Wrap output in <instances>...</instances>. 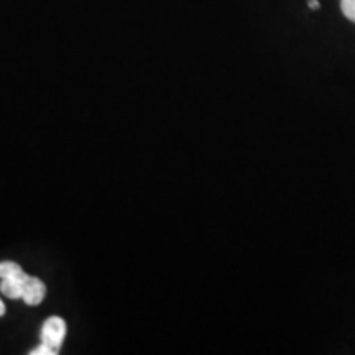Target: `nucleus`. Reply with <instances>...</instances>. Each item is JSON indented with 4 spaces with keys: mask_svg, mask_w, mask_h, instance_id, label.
<instances>
[{
    "mask_svg": "<svg viewBox=\"0 0 355 355\" xmlns=\"http://www.w3.org/2000/svg\"><path fill=\"white\" fill-rule=\"evenodd\" d=\"M42 344H46L48 347L55 349L58 354H60L61 345L64 343V337H66V322L64 319L53 316L48 318L44 321L43 327H42Z\"/></svg>",
    "mask_w": 355,
    "mask_h": 355,
    "instance_id": "1",
    "label": "nucleus"
},
{
    "mask_svg": "<svg viewBox=\"0 0 355 355\" xmlns=\"http://www.w3.org/2000/svg\"><path fill=\"white\" fill-rule=\"evenodd\" d=\"M44 296H46V286H44V283L40 278L30 277L25 285L21 300L28 306H38L44 300Z\"/></svg>",
    "mask_w": 355,
    "mask_h": 355,
    "instance_id": "3",
    "label": "nucleus"
},
{
    "mask_svg": "<svg viewBox=\"0 0 355 355\" xmlns=\"http://www.w3.org/2000/svg\"><path fill=\"white\" fill-rule=\"evenodd\" d=\"M340 10L345 19L355 24V0H340Z\"/></svg>",
    "mask_w": 355,
    "mask_h": 355,
    "instance_id": "4",
    "label": "nucleus"
},
{
    "mask_svg": "<svg viewBox=\"0 0 355 355\" xmlns=\"http://www.w3.org/2000/svg\"><path fill=\"white\" fill-rule=\"evenodd\" d=\"M28 278H30V275H26L20 266L17 272H13L12 275H8V277L2 278V283H0V291H2V295H6L7 298H10V300H21Z\"/></svg>",
    "mask_w": 355,
    "mask_h": 355,
    "instance_id": "2",
    "label": "nucleus"
},
{
    "mask_svg": "<svg viewBox=\"0 0 355 355\" xmlns=\"http://www.w3.org/2000/svg\"><path fill=\"white\" fill-rule=\"evenodd\" d=\"M308 6H309V8H313V10H318V8H319V2H318V0H309Z\"/></svg>",
    "mask_w": 355,
    "mask_h": 355,
    "instance_id": "6",
    "label": "nucleus"
},
{
    "mask_svg": "<svg viewBox=\"0 0 355 355\" xmlns=\"http://www.w3.org/2000/svg\"><path fill=\"white\" fill-rule=\"evenodd\" d=\"M3 314H6V304H3V301L0 300V318H2Z\"/></svg>",
    "mask_w": 355,
    "mask_h": 355,
    "instance_id": "7",
    "label": "nucleus"
},
{
    "mask_svg": "<svg viewBox=\"0 0 355 355\" xmlns=\"http://www.w3.org/2000/svg\"><path fill=\"white\" fill-rule=\"evenodd\" d=\"M58 352L55 349L48 347L46 344H40L38 347H35L32 352H30V355H56Z\"/></svg>",
    "mask_w": 355,
    "mask_h": 355,
    "instance_id": "5",
    "label": "nucleus"
}]
</instances>
